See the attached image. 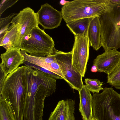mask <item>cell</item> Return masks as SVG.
I'll list each match as a JSON object with an SVG mask.
<instances>
[{"label":"cell","mask_w":120,"mask_h":120,"mask_svg":"<svg viewBox=\"0 0 120 120\" xmlns=\"http://www.w3.org/2000/svg\"><path fill=\"white\" fill-rule=\"evenodd\" d=\"M93 18L74 20L67 23L66 26L74 35L87 37L89 26Z\"/></svg>","instance_id":"cell-15"},{"label":"cell","mask_w":120,"mask_h":120,"mask_svg":"<svg viewBox=\"0 0 120 120\" xmlns=\"http://www.w3.org/2000/svg\"><path fill=\"white\" fill-rule=\"evenodd\" d=\"M90 45L88 38L75 35L72 51V65L73 70L84 77L89 58Z\"/></svg>","instance_id":"cell-7"},{"label":"cell","mask_w":120,"mask_h":120,"mask_svg":"<svg viewBox=\"0 0 120 120\" xmlns=\"http://www.w3.org/2000/svg\"><path fill=\"white\" fill-rule=\"evenodd\" d=\"M67 108L65 100L59 101L53 111L50 115L48 120H67Z\"/></svg>","instance_id":"cell-18"},{"label":"cell","mask_w":120,"mask_h":120,"mask_svg":"<svg viewBox=\"0 0 120 120\" xmlns=\"http://www.w3.org/2000/svg\"><path fill=\"white\" fill-rule=\"evenodd\" d=\"M54 42L39 27L34 29L22 41L19 48L32 56L45 57L54 54Z\"/></svg>","instance_id":"cell-5"},{"label":"cell","mask_w":120,"mask_h":120,"mask_svg":"<svg viewBox=\"0 0 120 120\" xmlns=\"http://www.w3.org/2000/svg\"><path fill=\"white\" fill-rule=\"evenodd\" d=\"M0 88H1L3 85L6 78V75L2 68L0 67Z\"/></svg>","instance_id":"cell-26"},{"label":"cell","mask_w":120,"mask_h":120,"mask_svg":"<svg viewBox=\"0 0 120 120\" xmlns=\"http://www.w3.org/2000/svg\"><path fill=\"white\" fill-rule=\"evenodd\" d=\"M101 32V25L98 17H93L89 26L87 37L90 46L96 51L100 48Z\"/></svg>","instance_id":"cell-13"},{"label":"cell","mask_w":120,"mask_h":120,"mask_svg":"<svg viewBox=\"0 0 120 120\" xmlns=\"http://www.w3.org/2000/svg\"><path fill=\"white\" fill-rule=\"evenodd\" d=\"M65 101L67 108V120H75L74 114L75 101L69 99H66Z\"/></svg>","instance_id":"cell-21"},{"label":"cell","mask_w":120,"mask_h":120,"mask_svg":"<svg viewBox=\"0 0 120 120\" xmlns=\"http://www.w3.org/2000/svg\"><path fill=\"white\" fill-rule=\"evenodd\" d=\"M80 98L79 109L83 120H91L93 118V98L90 91L84 85L79 91Z\"/></svg>","instance_id":"cell-12"},{"label":"cell","mask_w":120,"mask_h":120,"mask_svg":"<svg viewBox=\"0 0 120 120\" xmlns=\"http://www.w3.org/2000/svg\"><path fill=\"white\" fill-rule=\"evenodd\" d=\"M11 23L14 25L18 24L20 26V35L15 47L18 48H19L24 38L34 29L39 27L36 13L29 7L20 11L13 17Z\"/></svg>","instance_id":"cell-8"},{"label":"cell","mask_w":120,"mask_h":120,"mask_svg":"<svg viewBox=\"0 0 120 120\" xmlns=\"http://www.w3.org/2000/svg\"><path fill=\"white\" fill-rule=\"evenodd\" d=\"M68 2L64 0H61L60 1V4L62 5H64Z\"/></svg>","instance_id":"cell-29"},{"label":"cell","mask_w":120,"mask_h":120,"mask_svg":"<svg viewBox=\"0 0 120 120\" xmlns=\"http://www.w3.org/2000/svg\"><path fill=\"white\" fill-rule=\"evenodd\" d=\"M23 64H25L26 66H28L32 68H36L46 73L53 77L56 79H63V78L60 76L45 68L25 61Z\"/></svg>","instance_id":"cell-23"},{"label":"cell","mask_w":120,"mask_h":120,"mask_svg":"<svg viewBox=\"0 0 120 120\" xmlns=\"http://www.w3.org/2000/svg\"><path fill=\"white\" fill-rule=\"evenodd\" d=\"M0 120H16L10 103L0 96Z\"/></svg>","instance_id":"cell-17"},{"label":"cell","mask_w":120,"mask_h":120,"mask_svg":"<svg viewBox=\"0 0 120 120\" xmlns=\"http://www.w3.org/2000/svg\"><path fill=\"white\" fill-rule=\"evenodd\" d=\"M91 120H97L95 118L93 117Z\"/></svg>","instance_id":"cell-30"},{"label":"cell","mask_w":120,"mask_h":120,"mask_svg":"<svg viewBox=\"0 0 120 120\" xmlns=\"http://www.w3.org/2000/svg\"><path fill=\"white\" fill-rule=\"evenodd\" d=\"M120 61V52L116 49L109 50L97 56L93 62L98 72L109 74Z\"/></svg>","instance_id":"cell-10"},{"label":"cell","mask_w":120,"mask_h":120,"mask_svg":"<svg viewBox=\"0 0 120 120\" xmlns=\"http://www.w3.org/2000/svg\"><path fill=\"white\" fill-rule=\"evenodd\" d=\"M106 0H75L61 8L63 19L67 23L80 19L98 16L104 12Z\"/></svg>","instance_id":"cell-4"},{"label":"cell","mask_w":120,"mask_h":120,"mask_svg":"<svg viewBox=\"0 0 120 120\" xmlns=\"http://www.w3.org/2000/svg\"><path fill=\"white\" fill-rule=\"evenodd\" d=\"M18 14L14 13L11 14L8 16L4 18H0V30L5 27L11 23V22L14 17Z\"/></svg>","instance_id":"cell-25"},{"label":"cell","mask_w":120,"mask_h":120,"mask_svg":"<svg viewBox=\"0 0 120 120\" xmlns=\"http://www.w3.org/2000/svg\"><path fill=\"white\" fill-rule=\"evenodd\" d=\"M20 52L24 56L25 61L43 68L47 64L57 62L54 54L41 57L31 56L22 49H20Z\"/></svg>","instance_id":"cell-16"},{"label":"cell","mask_w":120,"mask_h":120,"mask_svg":"<svg viewBox=\"0 0 120 120\" xmlns=\"http://www.w3.org/2000/svg\"><path fill=\"white\" fill-rule=\"evenodd\" d=\"M36 13L38 24L44 29L51 30L58 27L63 19L61 12L47 3L41 5Z\"/></svg>","instance_id":"cell-9"},{"label":"cell","mask_w":120,"mask_h":120,"mask_svg":"<svg viewBox=\"0 0 120 120\" xmlns=\"http://www.w3.org/2000/svg\"><path fill=\"white\" fill-rule=\"evenodd\" d=\"M44 68L58 75L64 80V76L57 62L47 64Z\"/></svg>","instance_id":"cell-22"},{"label":"cell","mask_w":120,"mask_h":120,"mask_svg":"<svg viewBox=\"0 0 120 120\" xmlns=\"http://www.w3.org/2000/svg\"><path fill=\"white\" fill-rule=\"evenodd\" d=\"M91 71L94 72H98V70L96 67L94 65L92 67Z\"/></svg>","instance_id":"cell-28"},{"label":"cell","mask_w":120,"mask_h":120,"mask_svg":"<svg viewBox=\"0 0 120 120\" xmlns=\"http://www.w3.org/2000/svg\"><path fill=\"white\" fill-rule=\"evenodd\" d=\"M54 54L64 76V80L73 89L79 91L84 84L82 76L73 68L72 51L66 52L56 49Z\"/></svg>","instance_id":"cell-6"},{"label":"cell","mask_w":120,"mask_h":120,"mask_svg":"<svg viewBox=\"0 0 120 120\" xmlns=\"http://www.w3.org/2000/svg\"><path fill=\"white\" fill-rule=\"evenodd\" d=\"M109 3L112 5L117 6L120 5V0H108Z\"/></svg>","instance_id":"cell-27"},{"label":"cell","mask_w":120,"mask_h":120,"mask_svg":"<svg viewBox=\"0 0 120 120\" xmlns=\"http://www.w3.org/2000/svg\"><path fill=\"white\" fill-rule=\"evenodd\" d=\"M18 0H1L0 3V16L1 14L8 8L11 7Z\"/></svg>","instance_id":"cell-24"},{"label":"cell","mask_w":120,"mask_h":120,"mask_svg":"<svg viewBox=\"0 0 120 120\" xmlns=\"http://www.w3.org/2000/svg\"><path fill=\"white\" fill-rule=\"evenodd\" d=\"M93 117L97 120H120V94L112 87H105L92 96Z\"/></svg>","instance_id":"cell-3"},{"label":"cell","mask_w":120,"mask_h":120,"mask_svg":"<svg viewBox=\"0 0 120 120\" xmlns=\"http://www.w3.org/2000/svg\"><path fill=\"white\" fill-rule=\"evenodd\" d=\"M27 90L26 71L24 66L7 75L0 88V96L10 103L16 120H23V105Z\"/></svg>","instance_id":"cell-1"},{"label":"cell","mask_w":120,"mask_h":120,"mask_svg":"<svg viewBox=\"0 0 120 120\" xmlns=\"http://www.w3.org/2000/svg\"><path fill=\"white\" fill-rule=\"evenodd\" d=\"M10 30L8 31L0 38V46L8 51L15 48L18 40L20 32V26L18 24Z\"/></svg>","instance_id":"cell-14"},{"label":"cell","mask_w":120,"mask_h":120,"mask_svg":"<svg viewBox=\"0 0 120 120\" xmlns=\"http://www.w3.org/2000/svg\"><path fill=\"white\" fill-rule=\"evenodd\" d=\"M86 85L89 90L93 94L99 93L101 90H103L104 88L102 86L103 82H101L98 79H91L89 78L85 79Z\"/></svg>","instance_id":"cell-20"},{"label":"cell","mask_w":120,"mask_h":120,"mask_svg":"<svg viewBox=\"0 0 120 120\" xmlns=\"http://www.w3.org/2000/svg\"><path fill=\"white\" fill-rule=\"evenodd\" d=\"M101 25L100 46L105 51L120 48V5L106 0L105 11L98 16Z\"/></svg>","instance_id":"cell-2"},{"label":"cell","mask_w":120,"mask_h":120,"mask_svg":"<svg viewBox=\"0 0 120 120\" xmlns=\"http://www.w3.org/2000/svg\"><path fill=\"white\" fill-rule=\"evenodd\" d=\"M20 50L19 48H12L1 54L2 62L0 67L2 68L6 75L23 63L24 57L21 53Z\"/></svg>","instance_id":"cell-11"},{"label":"cell","mask_w":120,"mask_h":120,"mask_svg":"<svg viewBox=\"0 0 120 120\" xmlns=\"http://www.w3.org/2000/svg\"><path fill=\"white\" fill-rule=\"evenodd\" d=\"M107 83L117 89H120V61L107 76Z\"/></svg>","instance_id":"cell-19"}]
</instances>
